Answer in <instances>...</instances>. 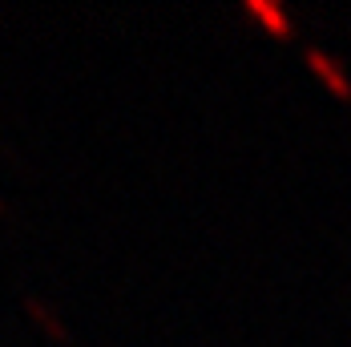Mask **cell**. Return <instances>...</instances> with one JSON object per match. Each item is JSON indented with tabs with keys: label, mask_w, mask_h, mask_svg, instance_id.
<instances>
[{
	"label": "cell",
	"mask_w": 351,
	"mask_h": 347,
	"mask_svg": "<svg viewBox=\"0 0 351 347\" xmlns=\"http://www.w3.org/2000/svg\"><path fill=\"white\" fill-rule=\"evenodd\" d=\"M246 16H254L271 36H291V12L282 8L279 0H243Z\"/></svg>",
	"instance_id": "7a4b0ae2"
},
{
	"label": "cell",
	"mask_w": 351,
	"mask_h": 347,
	"mask_svg": "<svg viewBox=\"0 0 351 347\" xmlns=\"http://www.w3.org/2000/svg\"><path fill=\"white\" fill-rule=\"evenodd\" d=\"M25 311H29V319H33L45 335H53V339H69L65 323L57 319V311H53V307H49V303L36 295V291H25Z\"/></svg>",
	"instance_id": "3957f363"
},
{
	"label": "cell",
	"mask_w": 351,
	"mask_h": 347,
	"mask_svg": "<svg viewBox=\"0 0 351 347\" xmlns=\"http://www.w3.org/2000/svg\"><path fill=\"white\" fill-rule=\"evenodd\" d=\"M303 61L311 65V73H315L339 101H351V81H348V73H343V61H339V57H331V53L319 49V45H307V49H303Z\"/></svg>",
	"instance_id": "6da1fadb"
}]
</instances>
